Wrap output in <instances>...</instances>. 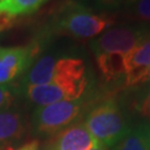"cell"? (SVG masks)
I'll use <instances>...</instances> for the list:
<instances>
[{
	"label": "cell",
	"instance_id": "obj_1",
	"mask_svg": "<svg viewBox=\"0 0 150 150\" xmlns=\"http://www.w3.org/2000/svg\"><path fill=\"white\" fill-rule=\"evenodd\" d=\"M115 21L112 17L96 13L78 2H69L56 15L54 26L76 39H93L112 27Z\"/></svg>",
	"mask_w": 150,
	"mask_h": 150
},
{
	"label": "cell",
	"instance_id": "obj_2",
	"mask_svg": "<svg viewBox=\"0 0 150 150\" xmlns=\"http://www.w3.org/2000/svg\"><path fill=\"white\" fill-rule=\"evenodd\" d=\"M83 123L90 134L107 148L118 144L130 128L120 105L112 98L105 99L91 108Z\"/></svg>",
	"mask_w": 150,
	"mask_h": 150
},
{
	"label": "cell",
	"instance_id": "obj_3",
	"mask_svg": "<svg viewBox=\"0 0 150 150\" xmlns=\"http://www.w3.org/2000/svg\"><path fill=\"white\" fill-rule=\"evenodd\" d=\"M89 77L85 61L76 57L45 56L30 66L25 83L28 86H41L66 79H81Z\"/></svg>",
	"mask_w": 150,
	"mask_h": 150
},
{
	"label": "cell",
	"instance_id": "obj_4",
	"mask_svg": "<svg viewBox=\"0 0 150 150\" xmlns=\"http://www.w3.org/2000/svg\"><path fill=\"white\" fill-rule=\"evenodd\" d=\"M85 96L76 100L38 107L32 116V125L36 132L41 134H58L72 125L80 117L83 108L86 107Z\"/></svg>",
	"mask_w": 150,
	"mask_h": 150
},
{
	"label": "cell",
	"instance_id": "obj_5",
	"mask_svg": "<svg viewBox=\"0 0 150 150\" xmlns=\"http://www.w3.org/2000/svg\"><path fill=\"white\" fill-rule=\"evenodd\" d=\"M148 28L149 26L145 23L123 25L109 28L102 35L91 40L90 47L95 57L111 54L121 56L126 59L138 45Z\"/></svg>",
	"mask_w": 150,
	"mask_h": 150
},
{
	"label": "cell",
	"instance_id": "obj_6",
	"mask_svg": "<svg viewBox=\"0 0 150 150\" xmlns=\"http://www.w3.org/2000/svg\"><path fill=\"white\" fill-rule=\"evenodd\" d=\"M89 87V77L81 79H66L41 86L26 87V97L38 107L60 101L79 99L86 95Z\"/></svg>",
	"mask_w": 150,
	"mask_h": 150
},
{
	"label": "cell",
	"instance_id": "obj_7",
	"mask_svg": "<svg viewBox=\"0 0 150 150\" xmlns=\"http://www.w3.org/2000/svg\"><path fill=\"white\" fill-rule=\"evenodd\" d=\"M37 52L36 45L12 48L0 47V85H9L29 69Z\"/></svg>",
	"mask_w": 150,
	"mask_h": 150
},
{
	"label": "cell",
	"instance_id": "obj_8",
	"mask_svg": "<svg viewBox=\"0 0 150 150\" xmlns=\"http://www.w3.org/2000/svg\"><path fill=\"white\" fill-rule=\"evenodd\" d=\"M150 68V26L125 61V86L132 88L142 83Z\"/></svg>",
	"mask_w": 150,
	"mask_h": 150
},
{
	"label": "cell",
	"instance_id": "obj_9",
	"mask_svg": "<svg viewBox=\"0 0 150 150\" xmlns=\"http://www.w3.org/2000/svg\"><path fill=\"white\" fill-rule=\"evenodd\" d=\"M100 142L90 134L83 122H74L56 134L46 150H90Z\"/></svg>",
	"mask_w": 150,
	"mask_h": 150
},
{
	"label": "cell",
	"instance_id": "obj_10",
	"mask_svg": "<svg viewBox=\"0 0 150 150\" xmlns=\"http://www.w3.org/2000/svg\"><path fill=\"white\" fill-rule=\"evenodd\" d=\"M25 131V122L20 113L9 110L0 112V150H12Z\"/></svg>",
	"mask_w": 150,
	"mask_h": 150
},
{
	"label": "cell",
	"instance_id": "obj_11",
	"mask_svg": "<svg viewBox=\"0 0 150 150\" xmlns=\"http://www.w3.org/2000/svg\"><path fill=\"white\" fill-rule=\"evenodd\" d=\"M110 150H150V123H139L129 128L122 139Z\"/></svg>",
	"mask_w": 150,
	"mask_h": 150
},
{
	"label": "cell",
	"instance_id": "obj_12",
	"mask_svg": "<svg viewBox=\"0 0 150 150\" xmlns=\"http://www.w3.org/2000/svg\"><path fill=\"white\" fill-rule=\"evenodd\" d=\"M47 0H0V17L7 20L26 16L39 9Z\"/></svg>",
	"mask_w": 150,
	"mask_h": 150
},
{
	"label": "cell",
	"instance_id": "obj_13",
	"mask_svg": "<svg viewBox=\"0 0 150 150\" xmlns=\"http://www.w3.org/2000/svg\"><path fill=\"white\" fill-rule=\"evenodd\" d=\"M121 15L129 20L150 25V0H136L120 9Z\"/></svg>",
	"mask_w": 150,
	"mask_h": 150
},
{
	"label": "cell",
	"instance_id": "obj_14",
	"mask_svg": "<svg viewBox=\"0 0 150 150\" xmlns=\"http://www.w3.org/2000/svg\"><path fill=\"white\" fill-rule=\"evenodd\" d=\"M141 87L136 93L134 106L137 112L150 123V83L141 85Z\"/></svg>",
	"mask_w": 150,
	"mask_h": 150
},
{
	"label": "cell",
	"instance_id": "obj_15",
	"mask_svg": "<svg viewBox=\"0 0 150 150\" xmlns=\"http://www.w3.org/2000/svg\"><path fill=\"white\" fill-rule=\"evenodd\" d=\"M134 1L136 0H97L95 5L102 10H120Z\"/></svg>",
	"mask_w": 150,
	"mask_h": 150
},
{
	"label": "cell",
	"instance_id": "obj_16",
	"mask_svg": "<svg viewBox=\"0 0 150 150\" xmlns=\"http://www.w3.org/2000/svg\"><path fill=\"white\" fill-rule=\"evenodd\" d=\"M13 98H15V93L9 85L7 86L0 85V112L8 110V108L10 107L13 101Z\"/></svg>",
	"mask_w": 150,
	"mask_h": 150
},
{
	"label": "cell",
	"instance_id": "obj_17",
	"mask_svg": "<svg viewBox=\"0 0 150 150\" xmlns=\"http://www.w3.org/2000/svg\"><path fill=\"white\" fill-rule=\"evenodd\" d=\"M16 150H39V142L38 141H30L28 144H25L23 146L17 148Z\"/></svg>",
	"mask_w": 150,
	"mask_h": 150
},
{
	"label": "cell",
	"instance_id": "obj_18",
	"mask_svg": "<svg viewBox=\"0 0 150 150\" xmlns=\"http://www.w3.org/2000/svg\"><path fill=\"white\" fill-rule=\"evenodd\" d=\"M146 83H150V68H149V70L147 71V74H146L145 78H144V80H142V83H141V85H146Z\"/></svg>",
	"mask_w": 150,
	"mask_h": 150
},
{
	"label": "cell",
	"instance_id": "obj_19",
	"mask_svg": "<svg viewBox=\"0 0 150 150\" xmlns=\"http://www.w3.org/2000/svg\"><path fill=\"white\" fill-rule=\"evenodd\" d=\"M90 150H109V148H107L106 146H103V145H98V146H96V147H93L92 149H90Z\"/></svg>",
	"mask_w": 150,
	"mask_h": 150
},
{
	"label": "cell",
	"instance_id": "obj_20",
	"mask_svg": "<svg viewBox=\"0 0 150 150\" xmlns=\"http://www.w3.org/2000/svg\"><path fill=\"white\" fill-rule=\"evenodd\" d=\"M6 21H8V20L2 18V17H0V31L6 27Z\"/></svg>",
	"mask_w": 150,
	"mask_h": 150
},
{
	"label": "cell",
	"instance_id": "obj_21",
	"mask_svg": "<svg viewBox=\"0 0 150 150\" xmlns=\"http://www.w3.org/2000/svg\"><path fill=\"white\" fill-rule=\"evenodd\" d=\"M96 1H97V0H95V2H96Z\"/></svg>",
	"mask_w": 150,
	"mask_h": 150
}]
</instances>
